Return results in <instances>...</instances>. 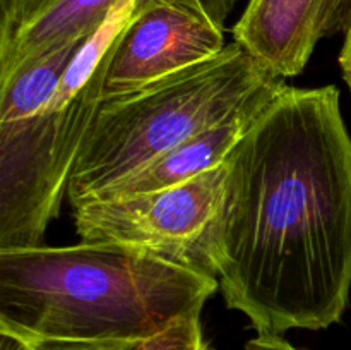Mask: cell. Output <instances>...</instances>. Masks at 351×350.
<instances>
[{
	"mask_svg": "<svg viewBox=\"0 0 351 350\" xmlns=\"http://www.w3.org/2000/svg\"><path fill=\"white\" fill-rule=\"evenodd\" d=\"M257 335L326 329L351 292V136L336 86H285L228 158L215 250Z\"/></svg>",
	"mask_w": 351,
	"mask_h": 350,
	"instance_id": "1",
	"label": "cell"
},
{
	"mask_svg": "<svg viewBox=\"0 0 351 350\" xmlns=\"http://www.w3.org/2000/svg\"><path fill=\"white\" fill-rule=\"evenodd\" d=\"M211 275L151 253L81 240L0 249V331L43 340H144L202 312Z\"/></svg>",
	"mask_w": 351,
	"mask_h": 350,
	"instance_id": "2",
	"label": "cell"
},
{
	"mask_svg": "<svg viewBox=\"0 0 351 350\" xmlns=\"http://www.w3.org/2000/svg\"><path fill=\"white\" fill-rule=\"evenodd\" d=\"M274 74L237 41L177 74L103 96L71 172L72 206L93 201L245 103ZM280 78V75H278Z\"/></svg>",
	"mask_w": 351,
	"mask_h": 350,
	"instance_id": "3",
	"label": "cell"
},
{
	"mask_svg": "<svg viewBox=\"0 0 351 350\" xmlns=\"http://www.w3.org/2000/svg\"><path fill=\"white\" fill-rule=\"evenodd\" d=\"M119 34L64 105L0 124V249L43 244L47 226L60 213L71 172L103 100Z\"/></svg>",
	"mask_w": 351,
	"mask_h": 350,
	"instance_id": "4",
	"label": "cell"
},
{
	"mask_svg": "<svg viewBox=\"0 0 351 350\" xmlns=\"http://www.w3.org/2000/svg\"><path fill=\"white\" fill-rule=\"evenodd\" d=\"M228 160L194 178L139 194L72 206L81 240L115 244L216 277L215 250Z\"/></svg>",
	"mask_w": 351,
	"mask_h": 350,
	"instance_id": "5",
	"label": "cell"
},
{
	"mask_svg": "<svg viewBox=\"0 0 351 350\" xmlns=\"http://www.w3.org/2000/svg\"><path fill=\"white\" fill-rule=\"evenodd\" d=\"M225 27L180 0H137L120 31L103 96L143 88L225 48Z\"/></svg>",
	"mask_w": 351,
	"mask_h": 350,
	"instance_id": "6",
	"label": "cell"
},
{
	"mask_svg": "<svg viewBox=\"0 0 351 350\" xmlns=\"http://www.w3.org/2000/svg\"><path fill=\"white\" fill-rule=\"evenodd\" d=\"M351 0H249L233 38L266 71L300 74L322 38L348 27Z\"/></svg>",
	"mask_w": 351,
	"mask_h": 350,
	"instance_id": "7",
	"label": "cell"
},
{
	"mask_svg": "<svg viewBox=\"0 0 351 350\" xmlns=\"http://www.w3.org/2000/svg\"><path fill=\"white\" fill-rule=\"evenodd\" d=\"M287 84L283 78L274 75L225 119L199 130L197 134L185 139L177 148L137 172L136 175L106 189L96 199L158 191V189L182 184L189 178H194L211 168L219 167L228 160L230 154L247 136L250 127L256 124L271 100Z\"/></svg>",
	"mask_w": 351,
	"mask_h": 350,
	"instance_id": "8",
	"label": "cell"
},
{
	"mask_svg": "<svg viewBox=\"0 0 351 350\" xmlns=\"http://www.w3.org/2000/svg\"><path fill=\"white\" fill-rule=\"evenodd\" d=\"M123 0H45L19 19L0 24V81L67 41L105 26Z\"/></svg>",
	"mask_w": 351,
	"mask_h": 350,
	"instance_id": "9",
	"label": "cell"
},
{
	"mask_svg": "<svg viewBox=\"0 0 351 350\" xmlns=\"http://www.w3.org/2000/svg\"><path fill=\"white\" fill-rule=\"evenodd\" d=\"M95 34L67 41L0 81V124L27 119L47 108L65 72Z\"/></svg>",
	"mask_w": 351,
	"mask_h": 350,
	"instance_id": "10",
	"label": "cell"
},
{
	"mask_svg": "<svg viewBox=\"0 0 351 350\" xmlns=\"http://www.w3.org/2000/svg\"><path fill=\"white\" fill-rule=\"evenodd\" d=\"M134 350H211V347L204 336L201 312H191L137 342Z\"/></svg>",
	"mask_w": 351,
	"mask_h": 350,
	"instance_id": "11",
	"label": "cell"
},
{
	"mask_svg": "<svg viewBox=\"0 0 351 350\" xmlns=\"http://www.w3.org/2000/svg\"><path fill=\"white\" fill-rule=\"evenodd\" d=\"M43 2L45 0H0V9H2L0 24L19 19L21 16H24ZM180 2L201 10L213 23L218 24L219 27H225L226 19L235 7L237 0H180Z\"/></svg>",
	"mask_w": 351,
	"mask_h": 350,
	"instance_id": "12",
	"label": "cell"
},
{
	"mask_svg": "<svg viewBox=\"0 0 351 350\" xmlns=\"http://www.w3.org/2000/svg\"><path fill=\"white\" fill-rule=\"evenodd\" d=\"M21 338L26 340L33 350H134L137 342H141V340H43L27 338V336Z\"/></svg>",
	"mask_w": 351,
	"mask_h": 350,
	"instance_id": "13",
	"label": "cell"
},
{
	"mask_svg": "<svg viewBox=\"0 0 351 350\" xmlns=\"http://www.w3.org/2000/svg\"><path fill=\"white\" fill-rule=\"evenodd\" d=\"M245 350H302L280 335H257L245 343Z\"/></svg>",
	"mask_w": 351,
	"mask_h": 350,
	"instance_id": "14",
	"label": "cell"
},
{
	"mask_svg": "<svg viewBox=\"0 0 351 350\" xmlns=\"http://www.w3.org/2000/svg\"><path fill=\"white\" fill-rule=\"evenodd\" d=\"M339 65H341L343 78H345L351 91V19L348 27H346V38L345 43H343L341 54H339Z\"/></svg>",
	"mask_w": 351,
	"mask_h": 350,
	"instance_id": "15",
	"label": "cell"
},
{
	"mask_svg": "<svg viewBox=\"0 0 351 350\" xmlns=\"http://www.w3.org/2000/svg\"><path fill=\"white\" fill-rule=\"evenodd\" d=\"M0 350H33L26 340L10 333L0 331Z\"/></svg>",
	"mask_w": 351,
	"mask_h": 350,
	"instance_id": "16",
	"label": "cell"
}]
</instances>
